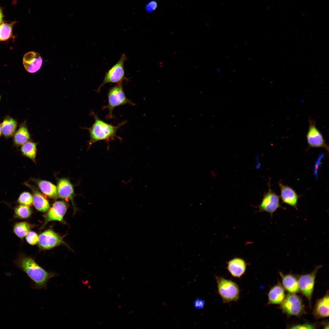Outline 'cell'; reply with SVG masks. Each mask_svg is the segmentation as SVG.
Here are the masks:
<instances>
[{"label": "cell", "mask_w": 329, "mask_h": 329, "mask_svg": "<svg viewBox=\"0 0 329 329\" xmlns=\"http://www.w3.org/2000/svg\"><path fill=\"white\" fill-rule=\"evenodd\" d=\"M90 114L94 118V123L90 128H83V129H87L90 133V139L88 142V149L94 143L101 140L106 142L108 149L110 142L114 140L116 138L122 140V138L117 135L116 133L118 129L127 122L126 120L122 122L117 126H114L101 119L98 115L92 111Z\"/></svg>", "instance_id": "obj_1"}, {"label": "cell", "mask_w": 329, "mask_h": 329, "mask_svg": "<svg viewBox=\"0 0 329 329\" xmlns=\"http://www.w3.org/2000/svg\"><path fill=\"white\" fill-rule=\"evenodd\" d=\"M16 264L33 281L34 288L46 289L49 280L57 275L55 273L46 271L30 257L22 256L17 260Z\"/></svg>", "instance_id": "obj_2"}, {"label": "cell", "mask_w": 329, "mask_h": 329, "mask_svg": "<svg viewBox=\"0 0 329 329\" xmlns=\"http://www.w3.org/2000/svg\"><path fill=\"white\" fill-rule=\"evenodd\" d=\"M108 103L103 107V110L107 109L108 113L105 117L107 119L115 118L113 114L114 109L117 107L126 104L134 105L135 104L126 97L123 90L122 82L117 83L109 90L108 94Z\"/></svg>", "instance_id": "obj_3"}, {"label": "cell", "mask_w": 329, "mask_h": 329, "mask_svg": "<svg viewBox=\"0 0 329 329\" xmlns=\"http://www.w3.org/2000/svg\"><path fill=\"white\" fill-rule=\"evenodd\" d=\"M218 292L224 303L237 301L239 297V286L234 282L222 277L215 276Z\"/></svg>", "instance_id": "obj_4"}, {"label": "cell", "mask_w": 329, "mask_h": 329, "mask_svg": "<svg viewBox=\"0 0 329 329\" xmlns=\"http://www.w3.org/2000/svg\"><path fill=\"white\" fill-rule=\"evenodd\" d=\"M127 60L125 54L122 55L119 61L108 71L103 79V81L96 91L99 92L101 88L105 84L110 83H118L124 80H127L125 77L124 64Z\"/></svg>", "instance_id": "obj_5"}, {"label": "cell", "mask_w": 329, "mask_h": 329, "mask_svg": "<svg viewBox=\"0 0 329 329\" xmlns=\"http://www.w3.org/2000/svg\"><path fill=\"white\" fill-rule=\"evenodd\" d=\"M281 304V309L289 316H300L305 312L302 299L295 293L288 294Z\"/></svg>", "instance_id": "obj_6"}, {"label": "cell", "mask_w": 329, "mask_h": 329, "mask_svg": "<svg viewBox=\"0 0 329 329\" xmlns=\"http://www.w3.org/2000/svg\"><path fill=\"white\" fill-rule=\"evenodd\" d=\"M270 180L268 182V190L264 193L261 202L257 207L258 212H266L269 213L272 218L274 213L280 208L285 209L281 205L280 202V196L273 191L271 188Z\"/></svg>", "instance_id": "obj_7"}, {"label": "cell", "mask_w": 329, "mask_h": 329, "mask_svg": "<svg viewBox=\"0 0 329 329\" xmlns=\"http://www.w3.org/2000/svg\"><path fill=\"white\" fill-rule=\"evenodd\" d=\"M309 127L306 136L308 148L323 147L328 152V146L325 143L323 135L316 126L315 121L309 118Z\"/></svg>", "instance_id": "obj_8"}, {"label": "cell", "mask_w": 329, "mask_h": 329, "mask_svg": "<svg viewBox=\"0 0 329 329\" xmlns=\"http://www.w3.org/2000/svg\"><path fill=\"white\" fill-rule=\"evenodd\" d=\"M321 267V265L317 266L312 272L300 275L298 279L299 290L307 299L310 306L315 278L318 270Z\"/></svg>", "instance_id": "obj_9"}, {"label": "cell", "mask_w": 329, "mask_h": 329, "mask_svg": "<svg viewBox=\"0 0 329 329\" xmlns=\"http://www.w3.org/2000/svg\"><path fill=\"white\" fill-rule=\"evenodd\" d=\"M63 237L52 229L47 230L39 236L38 243L40 247L44 249H49L62 244H64Z\"/></svg>", "instance_id": "obj_10"}, {"label": "cell", "mask_w": 329, "mask_h": 329, "mask_svg": "<svg viewBox=\"0 0 329 329\" xmlns=\"http://www.w3.org/2000/svg\"><path fill=\"white\" fill-rule=\"evenodd\" d=\"M67 204L62 201L55 202L44 216V227L48 222L57 221L63 222V218L67 209Z\"/></svg>", "instance_id": "obj_11"}, {"label": "cell", "mask_w": 329, "mask_h": 329, "mask_svg": "<svg viewBox=\"0 0 329 329\" xmlns=\"http://www.w3.org/2000/svg\"><path fill=\"white\" fill-rule=\"evenodd\" d=\"M280 189V197L283 203L288 204L298 210L297 205L299 198L302 196L298 195L291 187L285 185L281 180L278 182Z\"/></svg>", "instance_id": "obj_12"}, {"label": "cell", "mask_w": 329, "mask_h": 329, "mask_svg": "<svg viewBox=\"0 0 329 329\" xmlns=\"http://www.w3.org/2000/svg\"><path fill=\"white\" fill-rule=\"evenodd\" d=\"M42 59L40 54L35 51L29 52L23 56V63L26 70L30 73H34L41 68Z\"/></svg>", "instance_id": "obj_13"}, {"label": "cell", "mask_w": 329, "mask_h": 329, "mask_svg": "<svg viewBox=\"0 0 329 329\" xmlns=\"http://www.w3.org/2000/svg\"><path fill=\"white\" fill-rule=\"evenodd\" d=\"M57 191L58 196L67 201L71 200L74 206L73 202L74 196L73 187L68 179L62 178L59 180Z\"/></svg>", "instance_id": "obj_14"}, {"label": "cell", "mask_w": 329, "mask_h": 329, "mask_svg": "<svg viewBox=\"0 0 329 329\" xmlns=\"http://www.w3.org/2000/svg\"><path fill=\"white\" fill-rule=\"evenodd\" d=\"M227 269L229 273L235 278H240L245 273L247 267L246 261L242 259L235 257L227 263Z\"/></svg>", "instance_id": "obj_15"}, {"label": "cell", "mask_w": 329, "mask_h": 329, "mask_svg": "<svg viewBox=\"0 0 329 329\" xmlns=\"http://www.w3.org/2000/svg\"><path fill=\"white\" fill-rule=\"evenodd\" d=\"M24 184L31 190L33 193V204L35 208L41 211H47L49 208L50 205L46 198L32 185L26 182Z\"/></svg>", "instance_id": "obj_16"}, {"label": "cell", "mask_w": 329, "mask_h": 329, "mask_svg": "<svg viewBox=\"0 0 329 329\" xmlns=\"http://www.w3.org/2000/svg\"><path fill=\"white\" fill-rule=\"evenodd\" d=\"M329 293L328 291L322 298L317 300L313 311V314L317 318L329 316Z\"/></svg>", "instance_id": "obj_17"}, {"label": "cell", "mask_w": 329, "mask_h": 329, "mask_svg": "<svg viewBox=\"0 0 329 329\" xmlns=\"http://www.w3.org/2000/svg\"><path fill=\"white\" fill-rule=\"evenodd\" d=\"M268 296V304H281L285 297L284 288L278 283L270 289Z\"/></svg>", "instance_id": "obj_18"}, {"label": "cell", "mask_w": 329, "mask_h": 329, "mask_svg": "<svg viewBox=\"0 0 329 329\" xmlns=\"http://www.w3.org/2000/svg\"><path fill=\"white\" fill-rule=\"evenodd\" d=\"M13 136L14 143L17 146H22L29 140L30 136L26 122L21 124Z\"/></svg>", "instance_id": "obj_19"}, {"label": "cell", "mask_w": 329, "mask_h": 329, "mask_svg": "<svg viewBox=\"0 0 329 329\" xmlns=\"http://www.w3.org/2000/svg\"><path fill=\"white\" fill-rule=\"evenodd\" d=\"M283 285L285 289L290 293H295L299 291L298 280L294 275L291 274H284L280 272Z\"/></svg>", "instance_id": "obj_20"}, {"label": "cell", "mask_w": 329, "mask_h": 329, "mask_svg": "<svg viewBox=\"0 0 329 329\" xmlns=\"http://www.w3.org/2000/svg\"><path fill=\"white\" fill-rule=\"evenodd\" d=\"M42 192L46 196L52 198L58 197L57 188L51 182L45 180L33 179Z\"/></svg>", "instance_id": "obj_21"}, {"label": "cell", "mask_w": 329, "mask_h": 329, "mask_svg": "<svg viewBox=\"0 0 329 329\" xmlns=\"http://www.w3.org/2000/svg\"><path fill=\"white\" fill-rule=\"evenodd\" d=\"M17 123L13 118L7 116L1 124L2 133L6 138L13 136L16 132Z\"/></svg>", "instance_id": "obj_22"}, {"label": "cell", "mask_w": 329, "mask_h": 329, "mask_svg": "<svg viewBox=\"0 0 329 329\" xmlns=\"http://www.w3.org/2000/svg\"><path fill=\"white\" fill-rule=\"evenodd\" d=\"M37 143L28 140L22 145L21 151L23 155L35 162L37 152Z\"/></svg>", "instance_id": "obj_23"}, {"label": "cell", "mask_w": 329, "mask_h": 329, "mask_svg": "<svg viewBox=\"0 0 329 329\" xmlns=\"http://www.w3.org/2000/svg\"><path fill=\"white\" fill-rule=\"evenodd\" d=\"M15 22L0 24V41H6L13 37L12 28Z\"/></svg>", "instance_id": "obj_24"}, {"label": "cell", "mask_w": 329, "mask_h": 329, "mask_svg": "<svg viewBox=\"0 0 329 329\" xmlns=\"http://www.w3.org/2000/svg\"><path fill=\"white\" fill-rule=\"evenodd\" d=\"M31 228L30 225L26 222L17 223L13 227L15 234L20 238H23L27 235L30 231Z\"/></svg>", "instance_id": "obj_25"}, {"label": "cell", "mask_w": 329, "mask_h": 329, "mask_svg": "<svg viewBox=\"0 0 329 329\" xmlns=\"http://www.w3.org/2000/svg\"><path fill=\"white\" fill-rule=\"evenodd\" d=\"M31 214V210L29 206L21 204L17 206L15 209V215L19 218H28Z\"/></svg>", "instance_id": "obj_26"}, {"label": "cell", "mask_w": 329, "mask_h": 329, "mask_svg": "<svg viewBox=\"0 0 329 329\" xmlns=\"http://www.w3.org/2000/svg\"><path fill=\"white\" fill-rule=\"evenodd\" d=\"M18 202L22 204L31 206L33 203V196L28 192H23L20 194Z\"/></svg>", "instance_id": "obj_27"}, {"label": "cell", "mask_w": 329, "mask_h": 329, "mask_svg": "<svg viewBox=\"0 0 329 329\" xmlns=\"http://www.w3.org/2000/svg\"><path fill=\"white\" fill-rule=\"evenodd\" d=\"M39 236L35 232L30 231L26 237L27 242L31 245H34L38 243Z\"/></svg>", "instance_id": "obj_28"}, {"label": "cell", "mask_w": 329, "mask_h": 329, "mask_svg": "<svg viewBox=\"0 0 329 329\" xmlns=\"http://www.w3.org/2000/svg\"><path fill=\"white\" fill-rule=\"evenodd\" d=\"M314 324L310 323H306L302 324H299L292 325L289 328L291 329H314L315 328Z\"/></svg>", "instance_id": "obj_29"}, {"label": "cell", "mask_w": 329, "mask_h": 329, "mask_svg": "<svg viewBox=\"0 0 329 329\" xmlns=\"http://www.w3.org/2000/svg\"><path fill=\"white\" fill-rule=\"evenodd\" d=\"M204 300L200 299L195 300L193 303L194 307L196 309L202 308L204 306Z\"/></svg>", "instance_id": "obj_30"}, {"label": "cell", "mask_w": 329, "mask_h": 329, "mask_svg": "<svg viewBox=\"0 0 329 329\" xmlns=\"http://www.w3.org/2000/svg\"><path fill=\"white\" fill-rule=\"evenodd\" d=\"M157 6V4L155 2H152L148 4L147 6V10L151 12L155 10Z\"/></svg>", "instance_id": "obj_31"}, {"label": "cell", "mask_w": 329, "mask_h": 329, "mask_svg": "<svg viewBox=\"0 0 329 329\" xmlns=\"http://www.w3.org/2000/svg\"><path fill=\"white\" fill-rule=\"evenodd\" d=\"M3 16L2 11V9L0 7V24H2V20Z\"/></svg>", "instance_id": "obj_32"}, {"label": "cell", "mask_w": 329, "mask_h": 329, "mask_svg": "<svg viewBox=\"0 0 329 329\" xmlns=\"http://www.w3.org/2000/svg\"><path fill=\"white\" fill-rule=\"evenodd\" d=\"M2 133V129H1V124L0 123V137L1 136Z\"/></svg>", "instance_id": "obj_33"}, {"label": "cell", "mask_w": 329, "mask_h": 329, "mask_svg": "<svg viewBox=\"0 0 329 329\" xmlns=\"http://www.w3.org/2000/svg\"><path fill=\"white\" fill-rule=\"evenodd\" d=\"M1 96H0V100H1Z\"/></svg>", "instance_id": "obj_34"}]
</instances>
